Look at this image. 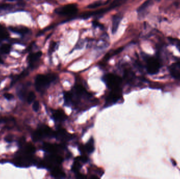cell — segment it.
Listing matches in <instances>:
<instances>
[{
    "label": "cell",
    "instance_id": "obj_1",
    "mask_svg": "<svg viewBox=\"0 0 180 179\" xmlns=\"http://www.w3.org/2000/svg\"><path fill=\"white\" fill-rule=\"evenodd\" d=\"M56 79L57 76L54 74L38 75L35 81V88L39 92H43Z\"/></svg>",
    "mask_w": 180,
    "mask_h": 179
},
{
    "label": "cell",
    "instance_id": "obj_2",
    "mask_svg": "<svg viewBox=\"0 0 180 179\" xmlns=\"http://www.w3.org/2000/svg\"><path fill=\"white\" fill-rule=\"evenodd\" d=\"M12 163L18 167H28L36 163L32 155L20 153L13 160Z\"/></svg>",
    "mask_w": 180,
    "mask_h": 179
},
{
    "label": "cell",
    "instance_id": "obj_3",
    "mask_svg": "<svg viewBox=\"0 0 180 179\" xmlns=\"http://www.w3.org/2000/svg\"><path fill=\"white\" fill-rule=\"evenodd\" d=\"M103 81L109 88L114 90L119 88V85L122 83V79L116 75L109 74L104 76Z\"/></svg>",
    "mask_w": 180,
    "mask_h": 179
},
{
    "label": "cell",
    "instance_id": "obj_4",
    "mask_svg": "<svg viewBox=\"0 0 180 179\" xmlns=\"http://www.w3.org/2000/svg\"><path fill=\"white\" fill-rule=\"evenodd\" d=\"M161 64L160 61L154 57H149L146 59V70L151 75L157 74L160 70Z\"/></svg>",
    "mask_w": 180,
    "mask_h": 179
},
{
    "label": "cell",
    "instance_id": "obj_5",
    "mask_svg": "<svg viewBox=\"0 0 180 179\" xmlns=\"http://www.w3.org/2000/svg\"><path fill=\"white\" fill-rule=\"evenodd\" d=\"M77 4H67L66 5L59 8L55 10V13L61 15H71L77 12Z\"/></svg>",
    "mask_w": 180,
    "mask_h": 179
},
{
    "label": "cell",
    "instance_id": "obj_6",
    "mask_svg": "<svg viewBox=\"0 0 180 179\" xmlns=\"http://www.w3.org/2000/svg\"><path fill=\"white\" fill-rule=\"evenodd\" d=\"M121 95L119 88L112 90L106 99V104L107 106H110L113 104L116 103L120 98Z\"/></svg>",
    "mask_w": 180,
    "mask_h": 179
},
{
    "label": "cell",
    "instance_id": "obj_7",
    "mask_svg": "<svg viewBox=\"0 0 180 179\" xmlns=\"http://www.w3.org/2000/svg\"><path fill=\"white\" fill-rule=\"evenodd\" d=\"M63 149L61 145H54L50 143H44L43 145V149L44 151L49 154H55L60 150Z\"/></svg>",
    "mask_w": 180,
    "mask_h": 179
},
{
    "label": "cell",
    "instance_id": "obj_8",
    "mask_svg": "<svg viewBox=\"0 0 180 179\" xmlns=\"http://www.w3.org/2000/svg\"><path fill=\"white\" fill-rule=\"evenodd\" d=\"M39 133H40L41 137L43 138H53L54 137L55 132L50 127L46 125H43L38 129Z\"/></svg>",
    "mask_w": 180,
    "mask_h": 179
},
{
    "label": "cell",
    "instance_id": "obj_9",
    "mask_svg": "<svg viewBox=\"0 0 180 179\" xmlns=\"http://www.w3.org/2000/svg\"><path fill=\"white\" fill-rule=\"evenodd\" d=\"M55 137L57 140L62 141H69L71 140L72 136L70 134L66 131L64 129L60 128L57 131L55 132Z\"/></svg>",
    "mask_w": 180,
    "mask_h": 179
},
{
    "label": "cell",
    "instance_id": "obj_10",
    "mask_svg": "<svg viewBox=\"0 0 180 179\" xmlns=\"http://www.w3.org/2000/svg\"><path fill=\"white\" fill-rule=\"evenodd\" d=\"M123 18V16L121 13H117L115 14L113 16L112 18V33L113 34H116L117 32L119 26L122 19Z\"/></svg>",
    "mask_w": 180,
    "mask_h": 179
},
{
    "label": "cell",
    "instance_id": "obj_11",
    "mask_svg": "<svg viewBox=\"0 0 180 179\" xmlns=\"http://www.w3.org/2000/svg\"><path fill=\"white\" fill-rule=\"evenodd\" d=\"M42 52L39 51L38 52L31 53L28 55V60L31 68L33 69L35 65L39 61L41 57L42 56Z\"/></svg>",
    "mask_w": 180,
    "mask_h": 179
},
{
    "label": "cell",
    "instance_id": "obj_12",
    "mask_svg": "<svg viewBox=\"0 0 180 179\" xmlns=\"http://www.w3.org/2000/svg\"><path fill=\"white\" fill-rule=\"evenodd\" d=\"M151 4H152V0H147L139 8L138 13L140 18H143L145 16L146 13H147V11L150 8V6L151 5Z\"/></svg>",
    "mask_w": 180,
    "mask_h": 179
},
{
    "label": "cell",
    "instance_id": "obj_13",
    "mask_svg": "<svg viewBox=\"0 0 180 179\" xmlns=\"http://www.w3.org/2000/svg\"><path fill=\"white\" fill-rule=\"evenodd\" d=\"M169 69L171 74L174 78H180V61L171 65Z\"/></svg>",
    "mask_w": 180,
    "mask_h": 179
},
{
    "label": "cell",
    "instance_id": "obj_14",
    "mask_svg": "<svg viewBox=\"0 0 180 179\" xmlns=\"http://www.w3.org/2000/svg\"><path fill=\"white\" fill-rule=\"evenodd\" d=\"M22 149L21 150L20 153L32 155L35 152V148L34 146L30 143L25 145L22 147Z\"/></svg>",
    "mask_w": 180,
    "mask_h": 179
},
{
    "label": "cell",
    "instance_id": "obj_15",
    "mask_svg": "<svg viewBox=\"0 0 180 179\" xmlns=\"http://www.w3.org/2000/svg\"><path fill=\"white\" fill-rule=\"evenodd\" d=\"M9 29L11 31L13 32L18 33L21 35H25L28 34L30 32V30L28 27L25 26H10Z\"/></svg>",
    "mask_w": 180,
    "mask_h": 179
},
{
    "label": "cell",
    "instance_id": "obj_16",
    "mask_svg": "<svg viewBox=\"0 0 180 179\" xmlns=\"http://www.w3.org/2000/svg\"><path fill=\"white\" fill-rule=\"evenodd\" d=\"M53 119L57 121H63L67 119V116L63 111L58 110L53 113Z\"/></svg>",
    "mask_w": 180,
    "mask_h": 179
},
{
    "label": "cell",
    "instance_id": "obj_17",
    "mask_svg": "<svg viewBox=\"0 0 180 179\" xmlns=\"http://www.w3.org/2000/svg\"><path fill=\"white\" fill-rule=\"evenodd\" d=\"M51 175L53 177L57 179L64 178L65 177L64 172L57 167L53 168L51 170Z\"/></svg>",
    "mask_w": 180,
    "mask_h": 179
},
{
    "label": "cell",
    "instance_id": "obj_18",
    "mask_svg": "<svg viewBox=\"0 0 180 179\" xmlns=\"http://www.w3.org/2000/svg\"><path fill=\"white\" fill-rule=\"evenodd\" d=\"M94 141L93 138H91L87 143H86L84 147H83V150L87 153H91L94 151Z\"/></svg>",
    "mask_w": 180,
    "mask_h": 179
},
{
    "label": "cell",
    "instance_id": "obj_19",
    "mask_svg": "<svg viewBox=\"0 0 180 179\" xmlns=\"http://www.w3.org/2000/svg\"><path fill=\"white\" fill-rule=\"evenodd\" d=\"M64 99L65 105L67 106H71L73 104V95L71 92H65L64 94Z\"/></svg>",
    "mask_w": 180,
    "mask_h": 179
},
{
    "label": "cell",
    "instance_id": "obj_20",
    "mask_svg": "<svg viewBox=\"0 0 180 179\" xmlns=\"http://www.w3.org/2000/svg\"><path fill=\"white\" fill-rule=\"evenodd\" d=\"M8 37L9 33L8 31L4 26L0 25V39L4 40L8 38Z\"/></svg>",
    "mask_w": 180,
    "mask_h": 179
},
{
    "label": "cell",
    "instance_id": "obj_21",
    "mask_svg": "<svg viewBox=\"0 0 180 179\" xmlns=\"http://www.w3.org/2000/svg\"><path fill=\"white\" fill-rule=\"evenodd\" d=\"M26 91H27V86H23L18 91V95L19 98L23 100L26 97Z\"/></svg>",
    "mask_w": 180,
    "mask_h": 179
},
{
    "label": "cell",
    "instance_id": "obj_22",
    "mask_svg": "<svg viewBox=\"0 0 180 179\" xmlns=\"http://www.w3.org/2000/svg\"><path fill=\"white\" fill-rule=\"evenodd\" d=\"M15 119L12 117H4L0 118V123H15Z\"/></svg>",
    "mask_w": 180,
    "mask_h": 179
},
{
    "label": "cell",
    "instance_id": "obj_23",
    "mask_svg": "<svg viewBox=\"0 0 180 179\" xmlns=\"http://www.w3.org/2000/svg\"><path fill=\"white\" fill-rule=\"evenodd\" d=\"M103 4H104V3L103 1H96V2H94L93 3L87 6V8H89V9L97 8L100 7V6L103 5Z\"/></svg>",
    "mask_w": 180,
    "mask_h": 179
},
{
    "label": "cell",
    "instance_id": "obj_24",
    "mask_svg": "<svg viewBox=\"0 0 180 179\" xmlns=\"http://www.w3.org/2000/svg\"><path fill=\"white\" fill-rule=\"evenodd\" d=\"M11 48V46L10 45L8 44H5L2 45L0 48V50L1 51V52L4 53V54H8L10 52Z\"/></svg>",
    "mask_w": 180,
    "mask_h": 179
},
{
    "label": "cell",
    "instance_id": "obj_25",
    "mask_svg": "<svg viewBox=\"0 0 180 179\" xmlns=\"http://www.w3.org/2000/svg\"><path fill=\"white\" fill-rule=\"evenodd\" d=\"M127 0H114L113 2L112 3L111 6H110V8L111 9L116 8L117 6H119L123 3L126 2Z\"/></svg>",
    "mask_w": 180,
    "mask_h": 179
},
{
    "label": "cell",
    "instance_id": "obj_26",
    "mask_svg": "<svg viewBox=\"0 0 180 179\" xmlns=\"http://www.w3.org/2000/svg\"><path fill=\"white\" fill-rule=\"evenodd\" d=\"M35 98H36V96H35L34 93L33 92V91H31V92L28 93V97H27L28 103L30 104L33 102V101H34Z\"/></svg>",
    "mask_w": 180,
    "mask_h": 179
},
{
    "label": "cell",
    "instance_id": "obj_27",
    "mask_svg": "<svg viewBox=\"0 0 180 179\" xmlns=\"http://www.w3.org/2000/svg\"><path fill=\"white\" fill-rule=\"evenodd\" d=\"M40 109V103L38 101H35L33 105V109L35 112H38Z\"/></svg>",
    "mask_w": 180,
    "mask_h": 179
},
{
    "label": "cell",
    "instance_id": "obj_28",
    "mask_svg": "<svg viewBox=\"0 0 180 179\" xmlns=\"http://www.w3.org/2000/svg\"><path fill=\"white\" fill-rule=\"evenodd\" d=\"M57 43L56 42H51V44L49 47V52L52 53L57 48Z\"/></svg>",
    "mask_w": 180,
    "mask_h": 179
},
{
    "label": "cell",
    "instance_id": "obj_29",
    "mask_svg": "<svg viewBox=\"0 0 180 179\" xmlns=\"http://www.w3.org/2000/svg\"><path fill=\"white\" fill-rule=\"evenodd\" d=\"M5 140L6 142H8V143H11L12 142L13 140V135H8L5 138Z\"/></svg>",
    "mask_w": 180,
    "mask_h": 179
},
{
    "label": "cell",
    "instance_id": "obj_30",
    "mask_svg": "<svg viewBox=\"0 0 180 179\" xmlns=\"http://www.w3.org/2000/svg\"><path fill=\"white\" fill-rule=\"evenodd\" d=\"M4 97L6 99H8V101H10V100H12V99L14 98V96L12 94H10V93H5V94H4Z\"/></svg>",
    "mask_w": 180,
    "mask_h": 179
},
{
    "label": "cell",
    "instance_id": "obj_31",
    "mask_svg": "<svg viewBox=\"0 0 180 179\" xmlns=\"http://www.w3.org/2000/svg\"><path fill=\"white\" fill-rule=\"evenodd\" d=\"M25 138L22 137L18 141V145L22 148L25 145Z\"/></svg>",
    "mask_w": 180,
    "mask_h": 179
},
{
    "label": "cell",
    "instance_id": "obj_32",
    "mask_svg": "<svg viewBox=\"0 0 180 179\" xmlns=\"http://www.w3.org/2000/svg\"><path fill=\"white\" fill-rule=\"evenodd\" d=\"M172 42L174 43L176 45V47L180 52V40H172Z\"/></svg>",
    "mask_w": 180,
    "mask_h": 179
},
{
    "label": "cell",
    "instance_id": "obj_33",
    "mask_svg": "<svg viewBox=\"0 0 180 179\" xmlns=\"http://www.w3.org/2000/svg\"><path fill=\"white\" fill-rule=\"evenodd\" d=\"M77 177L78 178V179H84V178H85L86 177L84 176V175H82V174H80V173H77Z\"/></svg>",
    "mask_w": 180,
    "mask_h": 179
},
{
    "label": "cell",
    "instance_id": "obj_34",
    "mask_svg": "<svg viewBox=\"0 0 180 179\" xmlns=\"http://www.w3.org/2000/svg\"><path fill=\"white\" fill-rule=\"evenodd\" d=\"M1 62H2V59L0 58V63H1Z\"/></svg>",
    "mask_w": 180,
    "mask_h": 179
},
{
    "label": "cell",
    "instance_id": "obj_35",
    "mask_svg": "<svg viewBox=\"0 0 180 179\" xmlns=\"http://www.w3.org/2000/svg\"><path fill=\"white\" fill-rule=\"evenodd\" d=\"M10 1H13V0H10Z\"/></svg>",
    "mask_w": 180,
    "mask_h": 179
}]
</instances>
